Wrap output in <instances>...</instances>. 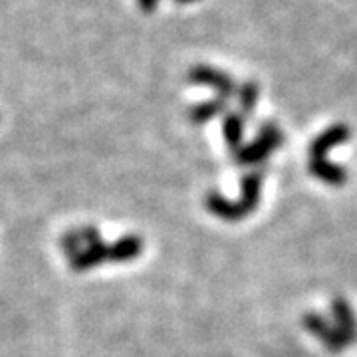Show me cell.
<instances>
[{
	"label": "cell",
	"instance_id": "4",
	"mask_svg": "<svg viewBox=\"0 0 357 357\" xmlns=\"http://www.w3.org/2000/svg\"><path fill=\"white\" fill-rule=\"evenodd\" d=\"M225 135L229 139L230 145H236V141H241L243 135V115L230 114L225 121Z\"/></svg>",
	"mask_w": 357,
	"mask_h": 357
},
{
	"label": "cell",
	"instance_id": "1",
	"mask_svg": "<svg viewBox=\"0 0 357 357\" xmlns=\"http://www.w3.org/2000/svg\"><path fill=\"white\" fill-rule=\"evenodd\" d=\"M192 84H199V86H208L218 93L220 100H229L230 96L236 91V86L232 82V77L220 70H215L211 66H195L191 72H189Z\"/></svg>",
	"mask_w": 357,
	"mask_h": 357
},
{
	"label": "cell",
	"instance_id": "3",
	"mask_svg": "<svg viewBox=\"0 0 357 357\" xmlns=\"http://www.w3.org/2000/svg\"><path fill=\"white\" fill-rule=\"evenodd\" d=\"M238 93V103H241V109L244 114H250L255 109L256 102H258V86L255 82H246L241 88L236 89Z\"/></svg>",
	"mask_w": 357,
	"mask_h": 357
},
{
	"label": "cell",
	"instance_id": "5",
	"mask_svg": "<svg viewBox=\"0 0 357 357\" xmlns=\"http://www.w3.org/2000/svg\"><path fill=\"white\" fill-rule=\"evenodd\" d=\"M137 4H139V8L143 13H153L155 8H157V4H159V0H137Z\"/></svg>",
	"mask_w": 357,
	"mask_h": 357
},
{
	"label": "cell",
	"instance_id": "6",
	"mask_svg": "<svg viewBox=\"0 0 357 357\" xmlns=\"http://www.w3.org/2000/svg\"><path fill=\"white\" fill-rule=\"evenodd\" d=\"M173 2H177V4H191V2H197V0H173Z\"/></svg>",
	"mask_w": 357,
	"mask_h": 357
},
{
	"label": "cell",
	"instance_id": "2",
	"mask_svg": "<svg viewBox=\"0 0 357 357\" xmlns=\"http://www.w3.org/2000/svg\"><path fill=\"white\" fill-rule=\"evenodd\" d=\"M227 107V100H211V102L199 103L197 107H192L191 112V119L197 121V123H203V121H208L213 119L215 115L222 114V109Z\"/></svg>",
	"mask_w": 357,
	"mask_h": 357
}]
</instances>
